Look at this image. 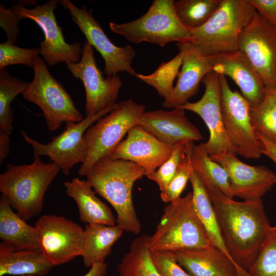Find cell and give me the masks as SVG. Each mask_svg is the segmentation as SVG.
<instances>
[{"instance_id": "cell-29", "label": "cell", "mask_w": 276, "mask_h": 276, "mask_svg": "<svg viewBox=\"0 0 276 276\" xmlns=\"http://www.w3.org/2000/svg\"><path fill=\"white\" fill-rule=\"evenodd\" d=\"M29 83L11 76L7 68L0 70V135L11 134L13 110L11 104L19 94H22Z\"/></svg>"}, {"instance_id": "cell-5", "label": "cell", "mask_w": 276, "mask_h": 276, "mask_svg": "<svg viewBox=\"0 0 276 276\" xmlns=\"http://www.w3.org/2000/svg\"><path fill=\"white\" fill-rule=\"evenodd\" d=\"M211 245L195 210L192 192L165 208L156 230L149 240L151 252H173Z\"/></svg>"}, {"instance_id": "cell-38", "label": "cell", "mask_w": 276, "mask_h": 276, "mask_svg": "<svg viewBox=\"0 0 276 276\" xmlns=\"http://www.w3.org/2000/svg\"><path fill=\"white\" fill-rule=\"evenodd\" d=\"M22 19L12 8L6 9L1 4L0 25L6 34L7 41L13 44L16 42L20 32L18 24Z\"/></svg>"}, {"instance_id": "cell-6", "label": "cell", "mask_w": 276, "mask_h": 276, "mask_svg": "<svg viewBox=\"0 0 276 276\" xmlns=\"http://www.w3.org/2000/svg\"><path fill=\"white\" fill-rule=\"evenodd\" d=\"M174 3L173 0H154L140 18L121 24L110 22L109 28L136 44L147 42L164 47L172 42L188 41L190 30L179 20Z\"/></svg>"}, {"instance_id": "cell-28", "label": "cell", "mask_w": 276, "mask_h": 276, "mask_svg": "<svg viewBox=\"0 0 276 276\" xmlns=\"http://www.w3.org/2000/svg\"><path fill=\"white\" fill-rule=\"evenodd\" d=\"M191 159L194 171L202 181H210L216 186L227 197L233 199L229 176L225 169L213 160L208 153L204 143L193 144Z\"/></svg>"}, {"instance_id": "cell-20", "label": "cell", "mask_w": 276, "mask_h": 276, "mask_svg": "<svg viewBox=\"0 0 276 276\" xmlns=\"http://www.w3.org/2000/svg\"><path fill=\"white\" fill-rule=\"evenodd\" d=\"M182 56V63L171 96L162 106L173 109L181 106L198 92L200 82L213 71L210 59L202 55L189 41L176 43Z\"/></svg>"}, {"instance_id": "cell-17", "label": "cell", "mask_w": 276, "mask_h": 276, "mask_svg": "<svg viewBox=\"0 0 276 276\" xmlns=\"http://www.w3.org/2000/svg\"><path fill=\"white\" fill-rule=\"evenodd\" d=\"M211 157L226 171L233 197H238L245 201L262 200L276 184V174L265 166L247 165L232 154Z\"/></svg>"}, {"instance_id": "cell-3", "label": "cell", "mask_w": 276, "mask_h": 276, "mask_svg": "<svg viewBox=\"0 0 276 276\" xmlns=\"http://www.w3.org/2000/svg\"><path fill=\"white\" fill-rule=\"evenodd\" d=\"M255 12L249 0H222L205 23L189 30V41L208 58L235 52L241 33Z\"/></svg>"}, {"instance_id": "cell-2", "label": "cell", "mask_w": 276, "mask_h": 276, "mask_svg": "<svg viewBox=\"0 0 276 276\" xmlns=\"http://www.w3.org/2000/svg\"><path fill=\"white\" fill-rule=\"evenodd\" d=\"M144 175V169L135 163L109 157L99 160L85 175L95 192L114 209L116 224L135 235L141 232L142 224L133 203L132 189Z\"/></svg>"}, {"instance_id": "cell-13", "label": "cell", "mask_w": 276, "mask_h": 276, "mask_svg": "<svg viewBox=\"0 0 276 276\" xmlns=\"http://www.w3.org/2000/svg\"><path fill=\"white\" fill-rule=\"evenodd\" d=\"M58 3L69 10L72 20L85 36L86 40L100 53L105 63L103 74L109 77L117 75L119 72H127L135 76L136 73L131 66L135 52L131 46L115 45L94 17L92 11L88 10L86 7L79 8L69 0L60 1Z\"/></svg>"}, {"instance_id": "cell-10", "label": "cell", "mask_w": 276, "mask_h": 276, "mask_svg": "<svg viewBox=\"0 0 276 276\" xmlns=\"http://www.w3.org/2000/svg\"><path fill=\"white\" fill-rule=\"evenodd\" d=\"M220 99L227 135L236 154L247 159L259 158L262 145L253 126L251 106L237 90H232L226 77L220 75Z\"/></svg>"}, {"instance_id": "cell-19", "label": "cell", "mask_w": 276, "mask_h": 276, "mask_svg": "<svg viewBox=\"0 0 276 276\" xmlns=\"http://www.w3.org/2000/svg\"><path fill=\"white\" fill-rule=\"evenodd\" d=\"M137 125L160 141L173 146L203 139L199 130L188 119L185 110L145 111Z\"/></svg>"}, {"instance_id": "cell-12", "label": "cell", "mask_w": 276, "mask_h": 276, "mask_svg": "<svg viewBox=\"0 0 276 276\" xmlns=\"http://www.w3.org/2000/svg\"><path fill=\"white\" fill-rule=\"evenodd\" d=\"M58 3V1L51 0L29 9L19 3L12 7L23 19L33 20L42 30L44 38L39 44L40 54L50 66L60 62L78 63L82 56L81 44L77 41L72 44L67 43L61 28L57 24L54 10Z\"/></svg>"}, {"instance_id": "cell-23", "label": "cell", "mask_w": 276, "mask_h": 276, "mask_svg": "<svg viewBox=\"0 0 276 276\" xmlns=\"http://www.w3.org/2000/svg\"><path fill=\"white\" fill-rule=\"evenodd\" d=\"M67 195L76 202L81 221L86 224H116L111 209L97 196L86 180L74 178L64 182Z\"/></svg>"}, {"instance_id": "cell-11", "label": "cell", "mask_w": 276, "mask_h": 276, "mask_svg": "<svg viewBox=\"0 0 276 276\" xmlns=\"http://www.w3.org/2000/svg\"><path fill=\"white\" fill-rule=\"evenodd\" d=\"M238 50L246 58L266 89L276 91V27L256 11L240 35Z\"/></svg>"}, {"instance_id": "cell-34", "label": "cell", "mask_w": 276, "mask_h": 276, "mask_svg": "<svg viewBox=\"0 0 276 276\" xmlns=\"http://www.w3.org/2000/svg\"><path fill=\"white\" fill-rule=\"evenodd\" d=\"M190 143L176 145L170 157L154 172L147 176L157 185L160 191L167 187L179 166L186 158Z\"/></svg>"}, {"instance_id": "cell-30", "label": "cell", "mask_w": 276, "mask_h": 276, "mask_svg": "<svg viewBox=\"0 0 276 276\" xmlns=\"http://www.w3.org/2000/svg\"><path fill=\"white\" fill-rule=\"evenodd\" d=\"M222 0H179L174 5L177 17L189 30L197 28L213 15Z\"/></svg>"}, {"instance_id": "cell-31", "label": "cell", "mask_w": 276, "mask_h": 276, "mask_svg": "<svg viewBox=\"0 0 276 276\" xmlns=\"http://www.w3.org/2000/svg\"><path fill=\"white\" fill-rule=\"evenodd\" d=\"M182 63V56L179 52L170 60L162 63L151 74L145 75L136 73L135 76L154 87L159 96L165 100L172 93L174 87L173 83L178 76Z\"/></svg>"}, {"instance_id": "cell-36", "label": "cell", "mask_w": 276, "mask_h": 276, "mask_svg": "<svg viewBox=\"0 0 276 276\" xmlns=\"http://www.w3.org/2000/svg\"><path fill=\"white\" fill-rule=\"evenodd\" d=\"M40 48H22L8 41L0 44V70L13 64H24L33 68Z\"/></svg>"}, {"instance_id": "cell-8", "label": "cell", "mask_w": 276, "mask_h": 276, "mask_svg": "<svg viewBox=\"0 0 276 276\" xmlns=\"http://www.w3.org/2000/svg\"><path fill=\"white\" fill-rule=\"evenodd\" d=\"M34 77L22 94L24 99L42 110L49 130L53 131L62 124L83 120L68 93L50 73L44 60L39 55L34 62Z\"/></svg>"}, {"instance_id": "cell-9", "label": "cell", "mask_w": 276, "mask_h": 276, "mask_svg": "<svg viewBox=\"0 0 276 276\" xmlns=\"http://www.w3.org/2000/svg\"><path fill=\"white\" fill-rule=\"evenodd\" d=\"M120 103H116L96 115L86 117L79 122L65 123L64 130L47 144L30 137L22 130L20 133L26 142L32 146L34 156H48L65 175H68L76 165L82 164L86 158L88 147L84 134L87 129L100 118L118 107Z\"/></svg>"}, {"instance_id": "cell-40", "label": "cell", "mask_w": 276, "mask_h": 276, "mask_svg": "<svg viewBox=\"0 0 276 276\" xmlns=\"http://www.w3.org/2000/svg\"><path fill=\"white\" fill-rule=\"evenodd\" d=\"M257 134L262 145V154L268 156L276 165V144L258 133Z\"/></svg>"}, {"instance_id": "cell-22", "label": "cell", "mask_w": 276, "mask_h": 276, "mask_svg": "<svg viewBox=\"0 0 276 276\" xmlns=\"http://www.w3.org/2000/svg\"><path fill=\"white\" fill-rule=\"evenodd\" d=\"M173 252L178 264L191 276H251L212 245Z\"/></svg>"}, {"instance_id": "cell-24", "label": "cell", "mask_w": 276, "mask_h": 276, "mask_svg": "<svg viewBox=\"0 0 276 276\" xmlns=\"http://www.w3.org/2000/svg\"><path fill=\"white\" fill-rule=\"evenodd\" d=\"M0 238L2 242L17 249L41 251L35 227L29 225L13 211L3 194L0 197Z\"/></svg>"}, {"instance_id": "cell-37", "label": "cell", "mask_w": 276, "mask_h": 276, "mask_svg": "<svg viewBox=\"0 0 276 276\" xmlns=\"http://www.w3.org/2000/svg\"><path fill=\"white\" fill-rule=\"evenodd\" d=\"M151 256L162 276H191L181 268L172 251H151Z\"/></svg>"}, {"instance_id": "cell-7", "label": "cell", "mask_w": 276, "mask_h": 276, "mask_svg": "<svg viewBox=\"0 0 276 276\" xmlns=\"http://www.w3.org/2000/svg\"><path fill=\"white\" fill-rule=\"evenodd\" d=\"M145 109L144 105L128 99L120 102L118 107L90 126L84 134L88 152L79 175L85 176L99 160L107 156L124 135L137 125Z\"/></svg>"}, {"instance_id": "cell-21", "label": "cell", "mask_w": 276, "mask_h": 276, "mask_svg": "<svg viewBox=\"0 0 276 276\" xmlns=\"http://www.w3.org/2000/svg\"><path fill=\"white\" fill-rule=\"evenodd\" d=\"M209 59L213 71L232 79L251 108H255L261 103L267 89L257 73L241 52L237 50Z\"/></svg>"}, {"instance_id": "cell-16", "label": "cell", "mask_w": 276, "mask_h": 276, "mask_svg": "<svg viewBox=\"0 0 276 276\" xmlns=\"http://www.w3.org/2000/svg\"><path fill=\"white\" fill-rule=\"evenodd\" d=\"M205 86L202 97L195 102H187L178 108L192 111L199 115L206 125L210 133L204 143L210 156L236 152L227 135L224 127L220 99V75L212 71L201 81Z\"/></svg>"}, {"instance_id": "cell-27", "label": "cell", "mask_w": 276, "mask_h": 276, "mask_svg": "<svg viewBox=\"0 0 276 276\" xmlns=\"http://www.w3.org/2000/svg\"><path fill=\"white\" fill-rule=\"evenodd\" d=\"M149 236L135 238L117 266L119 276H162L154 266L149 247Z\"/></svg>"}, {"instance_id": "cell-4", "label": "cell", "mask_w": 276, "mask_h": 276, "mask_svg": "<svg viewBox=\"0 0 276 276\" xmlns=\"http://www.w3.org/2000/svg\"><path fill=\"white\" fill-rule=\"evenodd\" d=\"M60 170L54 163H45L37 156L29 165L8 164L0 175V191L18 215L28 220L42 211L45 193Z\"/></svg>"}, {"instance_id": "cell-15", "label": "cell", "mask_w": 276, "mask_h": 276, "mask_svg": "<svg viewBox=\"0 0 276 276\" xmlns=\"http://www.w3.org/2000/svg\"><path fill=\"white\" fill-rule=\"evenodd\" d=\"M94 49L85 40L80 60L78 63L66 64L73 76L83 83L86 95V117L96 115L116 103L122 84L117 75L103 77V73L97 66Z\"/></svg>"}, {"instance_id": "cell-42", "label": "cell", "mask_w": 276, "mask_h": 276, "mask_svg": "<svg viewBox=\"0 0 276 276\" xmlns=\"http://www.w3.org/2000/svg\"><path fill=\"white\" fill-rule=\"evenodd\" d=\"M10 141L9 136L0 135V162L2 163L9 154Z\"/></svg>"}, {"instance_id": "cell-35", "label": "cell", "mask_w": 276, "mask_h": 276, "mask_svg": "<svg viewBox=\"0 0 276 276\" xmlns=\"http://www.w3.org/2000/svg\"><path fill=\"white\" fill-rule=\"evenodd\" d=\"M193 142H191L187 156L179 166L175 174L167 187L161 191L160 197L165 202L170 203L180 198L186 185L194 171L191 159V150Z\"/></svg>"}, {"instance_id": "cell-39", "label": "cell", "mask_w": 276, "mask_h": 276, "mask_svg": "<svg viewBox=\"0 0 276 276\" xmlns=\"http://www.w3.org/2000/svg\"><path fill=\"white\" fill-rule=\"evenodd\" d=\"M249 2L266 21L276 27V0H249Z\"/></svg>"}, {"instance_id": "cell-33", "label": "cell", "mask_w": 276, "mask_h": 276, "mask_svg": "<svg viewBox=\"0 0 276 276\" xmlns=\"http://www.w3.org/2000/svg\"><path fill=\"white\" fill-rule=\"evenodd\" d=\"M248 272L251 276H276V224L270 226L257 258Z\"/></svg>"}, {"instance_id": "cell-18", "label": "cell", "mask_w": 276, "mask_h": 276, "mask_svg": "<svg viewBox=\"0 0 276 276\" xmlns=\"http://www.w3.org/2000/svg\"><path fill=\"white\" fill-rule=\"evenodd\" d=\"M175 146L160 141L136 125L106 157L134 162L144 169L147 177L170 157Z\"/></svg>"}, {"instance_id": "cell-26", "label": "cell", "mask_w": 276, "mask_h": 276, "mask_svg": "<svg viewBox=\"0 0 276 276\" xmlns=\"http://www.w3.org/2000/svg\"><path fill=\"white\" fill-rule=\"evenodd\" d=\"M123 231L117 224H86L81 255L84 266L90 267L95 263L105 262Z\"/></svg>"}, {"instance_id": "cell-14", "label": "cell", "mask_w": 276, "mask_h": 276, "mask_svg": "<svg viewBox=\"0 0 276 276\" xmlns=\"http://www.w3.org/2000/svg\"><path fill=\"white\" fill-rule=\"evenodd\" d=\"M40 247L54 265H60L81 255L84 228L61 216H40L34 226Z\"/></svg>"}, {"instance_id": "cell-1", "label": "cell", "mask_w": 276, "mask_h": 276, "mask_svg": "<svg viewBox=\"0 0 276 276\" xmlns=\"http://www.w3.org/2000/svg\"><path fill=\"white\" fill-rule=\"evenodd\" d=\"M202 182L231 257L239 267L248 272L271 226L262 200L235 201L212 182Z\"/></svg>"}, {"instance_id": "cell-32", "label": "cell", "mask_w": 276, "mask_h": 276, "mask_svg": "<svg viewBox=\"0 0 276 276\" xmlns=\"http://www.w3.org/2000/svg\"><path fill=\"white\" fill-rule=\"evenodd\" d=\"M250 116L257 133L276 144V91L267 90L261 103L251 107Z\"/></svg>"}, {"instance_id": "cell-25", "label": "cell", "mask_w": 276, "mask_h": 276, "mask_svg": "<svg viewBox=\"0 0 276 276\" xmlns=\"http://www.w3.org/2000/svg\"><path fill=\"white\" fill-rule=\"evenodd\" d=\"M53 266L41 251L17 249L2 242L0 244V276H44Z\"/></svg>"}, {"instance_id": "cell-41", "label": "cell", "mask_w": 276, "mask_h": 276, "mask_svg": "<svg viewBox=\"0 0 276 276\" xmlns=\"http://www.w3.org/2000/svg\"><path fill=\"white\" fill-rule=\"evenodd\" d=\"M107 264L105 262L94 264L88 271L83 276H104L106 274ZM22 276H35L32 275Z\"/></svg>"}]
</instances>
